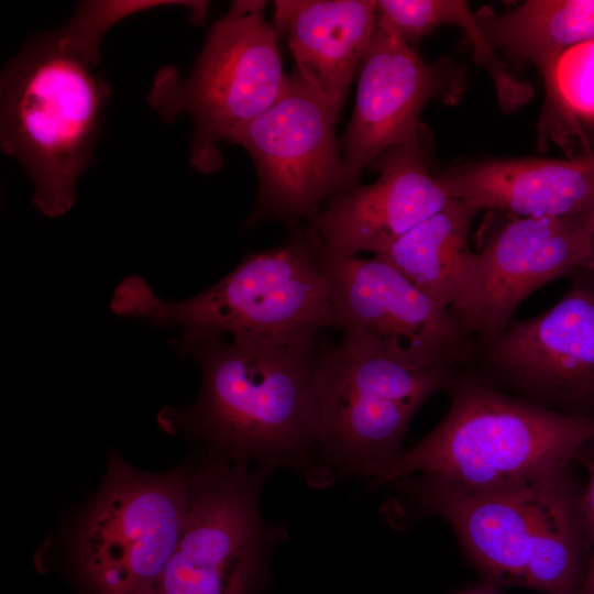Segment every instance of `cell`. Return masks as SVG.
<instances>
[{
  "label": "cell",
  "mask_w": 594,
  "mask_h": 594,
  "mask_svg": "<svg viewBox=\"0 0 594 594\" xmlns=\"http://www.w3.org/2000/svg\"><path fill=\"white\" fill-rule=\"evenodd\" d=\"M359 69L353 114L341 143V194L359 185L364 168L384 151H424L425 106L433 98L455 102L464 90L455 67L443 61L427 63L378 18Z\"/></svg>",
  "instance_id": "8fae6325"
},
{
  "label": "cell",
  "mask_w": 594,
  "mask_h": 594,
  "mask_svg": "<svg viewBox=\"0 0 594 594\" xmlns=\"http://www.w3.org/2000/svg\"><path fill=\"white\" fill-rule=\"evenodd\" d=\"M480 594H485V593H480Z\"/></svg>",
  "instance_id": "d4e9b609"
},
{
  "label": "cell",
  "mask_w": 594,
  "mask_h": 594,
  "mask_svg": "<svg viewBox=\"0 0 594 594\" xmlns=\"http://www.w3.org/2000/svg\"><path fill=\"white\" fill-rule=\"evenodd\" d=\"M477 212L451 198L438 212L378 254L449 310L473 338L480 300L475 252L470 249L469 234Z\"/></svg>",
  "instance_id": "e0dca14e"
},
{
  "label": "cell",
  "mask_w": 594,
  "mask_h": 594,
  "mask_svg": "<svg viewBox=\"0 0 594 594\" xmlns=\"http://www.w3.org/2000/svg\"><path fill=\"white\" fill-rule=\"evenodd\" d=\"M129 16L120 1L81 2L69 21L31 36L0 80V144L34 185L42 215L67 213L90 165L111 88L98 70L107 32Z\"/></svg>",
  "instance_id": "6da1fadb"
},
{
  "label": "cell",
  "mask_w": 594,
  "mask_h": 594,
  "mask_svg": "<svg viewBox=\"0 0 594 594\" xmlns=\"http://www.w3.org/2000/svg\"><path fill=\"white\" fill-rule=\"evenodd\" d=\"M572 275L554 306L476 343L465 369L531 404L594 420V274Z\"/></svg>",
  "instance_id": "52a82bcc"
},
{
  "label": "cell",
  "mask_w": 594,
  "mask_h": 594,
  "mask_svg": "<svg viewBox=\"0 0 594 594\" xmlns=\"http://www.w3.org/2000/svg\"><path fill=\"white\" fill-rule=\"evenodd\" d=\"M446 392L451 404L437 427L365 476L388 483L428 474L472 490L514 487L565 472L594 440L593 419L531 404L465 367Z\"/></svg>",
  "instance_id": "3957f363"
},
{
  "label": "cell",
  "mask_w": 594,
  "mask_h": 594,
  "mask_svg": "<svg viewBox=\"0 0 594 594\" xmlns=\"http://www.w3.org/2000/svg\"><path fill=\"white\" fill-rule=\"evenodd\" d=\"M338 119L295 69L279 99L231 135L228 143L248 151L258 177L256 201L245 228L266 219L295 227L315 216L322 201L341 194Z\"/></svg>",
  "instance_id": "9c48e42d"
},
{
  "label": "cell",
  "mask_w": 594,
  "mask_h": 594,
  "mask_svg": "<svg viewBox=\"0 0 594 594\" xmlns=\"http://www.w3.org/2000/svg\"><path fill=\"white\" fill-rule=\"evenodd\" d=\"M274 8L296 70L339 118L377 25V1L278 0Z\"/></svg>",
  "instance_id": "2e32d148"
},
{
  "label": "cell",
  "mask_w": 594,
  "mask_h": 594,
  "mask_svg": "<svg viewBox=\"0 0 594 594\" xmlns=\"http://www.w3.org/2000/svg\"><path fill=\"white\" fill-rule=\"evenodd\" d=\"M568 476L566 470L531 484L494 490L465 488L428 474L397 482L420 512L449 524L488 585L525 587L534 539Z\"/></svg>",
  "instance_id": "7c38bea8"
},
{
  "label": "cell",
  "mask_w": 594,
  "mask_h": 594,
  "mask_svg": "<svg viewBox=\"0 0 594 594\" xmlns=\"http://www.w3.org/2000/svg\"><path fill=\"white\" fill-rule=\"evenodd\" d=\"M437 25L459 26L473 47V58L492 77L497 99L503 111L510 113L529 102L535 95L534 86L516 78L507 65L498 58L475 13L460 0H433Z\"/></svg>",
  "instance_id": "44dd1931"
},
{
  "label": "cell",
  "mask_w": 594,
  "mask_h": 594,
  "mask_svg": "<svg viewBox=\"0 0 594 594\" xmlns=\"http://www.w3.org/2000/svg\"><path fill=\"white\" fill-rule=\"evenodd\" d=\"M461 371L343 337L339 344H329L317 353L315 385L419 409L435 394L446 392Z\"/></svg>",
  "instance_id": "ac0fdd59"
},
{
  "label": "cell",
  "mask_w": 594,
  "mask_h": 594,
  "mask_svg": "<svg viewBox=\"0 0 594 594\" xmlns=\"http://www.w3.org/2000/svg\"><path fill=\"white\" fill-rule=\"evenodd\" d=\"M475 16L493 47L538 68L546 94L561 55L594 38V0H530L504 14L484 7Z\"/></svg>",
  "instance_id": "d6986e66"
},
{
  "label": "cell",
  "mask_w": 594,
  "mask_h": 594,
  "mask_svg": "<svg viewBox=\"0 0 594 594\" xmlns=\"http://www.w3.org/2000/svg\"><path fill=\"white\" fill-rule=\"evenodd\" d=\"M586 253L584 213L564 218L513 217L475 252L479 285L476 343H485L514 321L531 293L581 270Z\"/></svg>",
  "instance_id": "5bb4252c"
},
{
  "label": "cell",
  "mask_w": 594,
  "mask_h": 594,
  "mask_svg": "<svg viewBox=\"0 0 594 594\" xmlns=\"http://www.w3.org/2000/svg\"><path fill=\"white\" fill-rule=\"evenodd\" d=\"M586 253L581 271L594 274V205L584 213Z\"/></svg>",
  "instance_id": "603a6c76"
},
{
  "label": "cell",
  "mask_w": 594,
  "mask_h": 594,
  "mask_svg": "<svg viewBox=\"0 0 594 594\" xmlns=\"http://www.w3.org/2000/svg\"><path fill=\"white\" fill-rule=\"evenodd\" d=\"M189 502L186 468L150 474L111 457L73 535L72 564L86 593L157 594Z\"/></svg>",
  "instance_id": "8992f818"
},
{
  "label": "cell",
  "mask_w": 594,
  "mask_h": 594,
  "mask_svg": "<svg viewBox=\"0 0 594 594\" xmlns=\"http://www.w3.org/2000/svg\"><path fill=\"white\" fill-rule=\"evenodd\" d=\"M594 121V38L566 50L553 70L541 116L543 141L551 133L565 142L584 140L580 121Z\"/></svg>",
  "instance_id": "ffe728a7"
},
{
  "label": "cell",
  "mask_w": 594,
  "mask_h": 594,
  "mask_svg": "<svg viewBox=\"0 0 594 594\" xmlns=\"http://www.w3.org/2000/svg\"><path fill=\"white\" fill-rule=\"evenodd\" d=\"M309 235L327 284L332 326L343 337L429 363L469 365L474 338L389 261L332 252Z\"/></svg>",
  "instance_id": "30bf717a"
},
{
  "label": "cell",
  "mask_w": 594,
  "mask_h": 594,
  "mask_svg": "<svg viewBox=\"0 0 594 594\" xmlns=\"http://www.w3.org/2000/svg\"><path fill=\"white\" fill-rule=\"evenodd\" d=\"M578 594H594V550L587 557Z\"/></svg>",
  "instance_id": "cb8c5ba5"
},
{
  "label": "cell",
  "mask_w": 594,
  "mask_h": 594,
  "mask_svg": "<svg viewBox=\"0 0 594 594\" xmlns=\"http://www.w3.org/2000/svg\"><path fill=\"white\" fill-rule=\"evenodd\" d=\"M264 7V1H234L210 28L187 77L167 65L153 79L147 100L160 118L172 122L188 114L193 121L190 160L198 172H217L220 144L284 92L288 75Z\"/></svg>",
  "instance_id": "5b68a950"
},
{
  "label": "cell",
  "mask_w": 594,
  "mask_h": 594,
  "mask_svg": "<svg viewBox=\"0 0 594 594\" xmlns=\"http://www.w3.org/2000/svg\"><path fill=\"white\" fill-rule=\"evenodd\" d=\"M113 314L154 326H174L179 350L219 338L266 343L315 342L333 324L327 284L308 231L294 228L286 242L251 253L205 292L182 301L158 297L145 278L131 275L116 287Z\"/></svg>",
  "instance_id": "277c9868"
},
{
  "label": "cell",
  "mask_w": 594,
  "mask_h": 594,
  "mask_svg": "<svg viewBox=\"0 0 594 594\" xmlns=\"http://www.w3.org/2000/svg\"><path fill=\"white\" fill-rule=\"evenodd\" d=\"M177 353L198 362L202 385L195 404L160 414L166 430L205 440L223 458L267 466L294 461L318 440L315 342L219 338Z\"/></svg>",
  "instance_id": "7a4b0ae2"
},
{
  "label": "cell",
  "mask_w": 594,
  "mask_h": 594,
  "mask_svg": "<svg viewBox=\"0 0 594 594\" xmlns=\"http://www.w3.org/2000/svg\"><path fill=\"white\" fill-rule=\"evenodd\" d=\"M263 473L223 457L190 472L186 524L157 594L257 593L270 550L257 509Z\"/></svg>",
  "instance_id": "ba28073f"
},
{
  "label": "cell",
  "mask_w": 594,
  "mask_h": 594,
  "mask_svg": "<svg viewBox=\"0 0 594 594\" xmlns=\"http://www.w3.org/2000/svg\"><path fill=\"white\" fill-rule=\"evenodd\" d=\"M578 457H583L588 470V483L580 497V514L587 542L594 544V440Z\"/></svg>",
  "instance_id": "7402d4cb"
},
{
  "label": "cell",
  "mask_w": 594,
  "mask_h": 594,
  "mask_svg": "<svg viewBox=\"0 0 594 594\" xmlns=\"http://www.w3.org/2000/svg\"><path fill=\"white\" fill-rule=\"evenodd\" d=\"M371 165L380 173L374 183L334 196L309 219L308 232L332 252L383 254L451 199L424 151L392 147Z\"/></svg>",
  "instance_id": "4fadbf2b"
},
{
  "label": "cell",
  "mask_w": 594,
  "mask_h": 594,
  "mask_svg": "<svg viewBox=\"0 0 594 594\" xmlns=\"http://www.w3.org/2000/svg\"><path fill=\"white\" fill-rule=\"evenodd\" d=\"M452 199L480 211L564 218L594 205V151L568 160H491L441 173Z\"/></svg>",
  "instance_id": "9a60e30c"
}]
</instances>
